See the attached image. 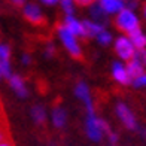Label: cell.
I'll return each instance as SVG.
<instances>
[{"label": "cell", "instance_id": "6da1fadb", "mask_svg": "<svg viewBox=\"0 0 146 146\" xmlns=\"http://www.w3.org/2000/svg\"><path fill=\"white\" fill-rule=\"evenodd\" d=\"M87 115H85V134L91 142H102L104 136H108L110 131L109 124L102 119L96 113V108L85 109Z\"/></svg>", "mask_w": 146, "mask_h": 146}, {"label": "cell", "instance_id": "7a4b0ae2", "mask_svg": "<svg viewBox=\"0 0 146 146\" xmlns=\"http://www.w3.org/2000/svg\"><path fill=\"white\" fill-rule=\"evenodd\" d=\"M57 36L60 39V42H61L63 48L66 49V52H67L70 57H73V58L82 57V46H81L79 39L73 35L72 31H69L66 29L63 24L57 25Z\"/></svg>", "mask_w": 146, "mask_h": 146}, {"label": "cell", "instance_id": "3957f363", "mask_svg": "<svg viewBox=\"0 0 146 146\" xmlns=\"http://www.w3.org/2000/svg\"><path fill=\"white\" fill-rule=\"evenodd\" d=\"M115 25L122 35H130L134 30L140 29V18L136 11L124 8L118 15H115Z\"/></svg>", "mask_w": 146, "mask_h": 146}, {"label": "cell", "instance_id": "277c9868", "mask_svg": "<svg viewBox=\"0 0 146 146\" xmlns=\"http://www.w3.org/2000/svg\"><path fill=\"white\" fill-rule=\"evenodd\" d=\"M113 51H115V54H116L119 61L127 63L134 57L136 48H134V45L131 43L130 37L127 35H119L118 37L113 39Z\"/></svg>", "mask_w": 146, "mask_h": 146}, {"label": "cell", "instance_id": "5b68a950", "mask_svg": "<svg viewBox=\"0 0 146 146\" xmlns=\"http://www.w3.org/2000/svg\"><path fill=\"white\" fill-rule=\"evenodd\" d=\"M115 113L118 116V119L121 121V124L124 125L127 130L130 131H136L139 130V122H137V118L134 115V112L130 109V106L124 102H119L115 106Z\"/></svg>", "mask_w": 146, "mask_h": 146}, {"label": "cell", "instance_id": "8992f818", "mask_svg": "<svg viewBox=\"0 0 146 146\" xmlns=\"http://www.w3.org/2000/svg\"><path fill=\"white\" fill-rule=\"evenodd\" d=\"M23 15L29 23L35 24V25H42L45 23V15L39 3L27 2L23 6Z\"/></svg>", "mask_w": 146, "mask_h": 146}, {"label": "cell", "instance_id": "52a82bcc", "mask_svg": "<svg viewBox=\"0 0 146 146\" xmlns=\"http://www.w3.org/2000/svg\"><path fill=\"white\" fill-rule=\"evenodd\" d=\"M110 75H112V79L119 84V85H122V87H125V85H131V78L128 75V72H127V67H125V63L122 61H113L110 66Z\"/></svg>", "mask_w": 146, "mask_h": 146}, {"label": "cell", "instance_id": "ba28073f", "mask_svg": "<svg viewBox=\"0 0 146 146\" xmlns=\"http://www.w3.org/2000/svg\"><path fill=\"white\" fill-rule=\"evenodd\" d=\"M12 64H11V48L9 45H0V79H9L12 75Z\"/></svg>", "mask_w": 146, "mask_h": 146}, {"label": "cell", "instance_id": "9c48e42d", "mask_svg": "<svg viewBox=\"0 0 146 146\" xmlns=\"http://www.w3.org/2000/svg\"><path fill=\"white\" fill-rule=\"evenodd\" d=\"M73 92H75V97L78 98V100H81L85 106V109H91L94 108V102H92V94H91V90L88 87L87 82H78L75 90H73Z\"/></svg>", "mask_w": 146, "mask_h": 146}, {"label": "cell", "instance_id": "30bf717a", "mask_svg": "<svg viewBox=\"0 0 146 146\" xmlns=\"http://www.w3.org/2000/svg\"><path fill=\"white\" fill-rule=\"evenodd\" d=\"M66 29L69 31H72L78 39H82V37H87L85 36V30H84V24H82V19L76 18L75 15H66L63 23H61Z\"/></svg>", "mask_w": 146, "mask_h": 146}, {"label": "cell", "instance_id": "8fae6325", "mask_svg": "<svg viewBox=\"0 0 146 146\" xmlns=\"http://www.w3.org/2000/svg\"><path fill=\"white\" fill-rule=\"evenodd\" d=\"M9 82V87L12 88V91L19 97V98H25L29 96V88H27V84H25L24 78L18 73H12L8 79Z\"/></svg>", "mask_w": 146, "mask_h": 146}, {"label": "cell", "instance_id": "7c38bea8", "mask_svg": "<svg viewBox=\"0 0 146 146\" xmlns=\"http://www.w3.org/2000/svg\"><path fill=\"white\" fill-rule=\"evenodd\" d=\"M97 3L108 17L118 15L125 8V3L122 0H97Z\"/></svg>", "mask_w": 146, "mask_h": 146}, {"label": "cell", "instance_id": "4fadbf2b", "mask_svg": "<svg viewBox=\"0 0 146 146\" xmlns=\"http://www.w3.org/2000/svg\"><path fill=\"white\" fill-rule=\"evenodd\" d=\"M51 121L55 128H64L66 124H67V112H66V109L61 108V106L54 108L51 113Z\"/></svg>", "mask_w": 146, "mask_h": 146}, {"label": "cell", "instance_id": "5bb4252c", "mask_svg": "<svg viewBox=\"0 0 146 146\" xmlns=\"http://www.w3.org/2000/svg\"><path fill=\"white\" fill-rule=\"evenodd\" d=\"M82 24H84V30H85V36L91 37V39H96V36L98 35L100 31H103L106 29L104 24L100 23H96L92 19H82Z\"/></svg>", "mask_w": 146, "mask_h": 146}, {"label": "cell", "instance_id": "9a60e30c", "mask_svg": "<svg viewBox=\"0 0 146 146\" xmlns=\"http://www.w3.org/2000/svg\"><path fill=\"white\" fill-rule=\"evenodd\" d=\"M130 37V40L131 43L134 45V48L136 49H145L146 48V33L140 29H137L134 30L133 33H130V35H127Z\"/></svg>", "mask_w": 146, "mask_h": 146}, {"label": "cell", "instance_id": "2e32d148", "mask_svg": "<svg viewBox=\"0 0 146 146\" xmlns=\"http://www.w3.org/2000/svg\"><path fill=\"white\" fill-rule=\"evenodd\" d=\"M90 19H92V21H96V23H100V24H104L106 23V19H108V15L104 14V12L102 11V8L98 6V3L96 2L94 5H91L90 8Z\"/></svg>", "mask_w": 146, "mask_h": 146}, {"label": "cell", "instance_id": "e0dca14e", "mask_svg": "<svg viewBox=\"0 0 146 146\" xmlns=\"http://www.w3.org/2000/svg\"><path fill=\"white\" fill-rule=\"evenodd\" d=\"M30 115H31V119L35 121V124H37V125L45 124L46 118H48V115H46V109L43 108V106H40V104L33 106Z\"/></svg>", "mask_w": 146, "mask_h": 146}, {"label": "cell", "instance_id": "ac0fdd59", "mask_svg": "<svg viewBox=\"0 0 146 146\" xmlns=\"http://www.w3.org/2000/svg\"><path fill=\"white\" fill-rule=\"evenodd\" d=\"M125 67H127V72H128V75H130V78H131V81L134 78H137L139 75H142V73H145L146 72V69L143 67V66L140 64V63H137L136 60H130V61H127L125 63Z\"/></svg>", "mask_w": 146, "mask_h": 146}, {"label": "cell", "instance_id": "d6986e66", "mask_svg": "<svg viewBox=\"0 0 146 146\" xmlns=\"http://www.w3.org/2000/svg\"><path fill=\"white\" fill-rule=\"evenodd\" d=\"M96 40H97L98 45H102V46H109L110 43H113V35H112L108 29H104L103 31H100L96 36Z\"/></svg>", "mask_w": 146, "mask_h": 146}, {"label": "cell", "instance_id": "ffe728a7", "mask_svg": "<svg viewBox=\"0 0 146 146\" xmlns=\"http://www.w3.org/2000/svg\"><path fill=\"white\" fill-rule=\"evenodd\" d=\"M60 8H61L64 17L66 15H75L76 3H75V0H60Z\"/></svg>", "mask_w": 146, "mask_h": 146}, {"label": "cell", "instance_id": "44dd1931", "mask_svg": "<svg viewBox=\"0 0 146 146\" xmlns=\"http://www.w3.org/2000/svg\"><path fill=\"white\" fill-rule=\"evenodd\" d=\"M131 85H133L134 88H146V72L133 79Z\"/></svg>", "mask_w": 146, "mask_h": 146}, {"label": "cell", "instance_id": "7402d4cb", "mask_svg": "<svg viewBox=\"0 0 146 146\" xmlns=\"http://www.w3.org/2000/svg\"><path fill=\"white\" fill-rule=\"evenodd\" d=\"M133 60H136L137 63H140L143 67L146 69V48L145 49H136Z\"/></svg>", "mask_w": 146, "mask_h": 146}, {"label": "cell", "instance_id": "603a6c76", "mask_svg": "<svg viewBox=\"0 0 146 146\" xmlns=\"http://www.w3.org/2000/svg\"><path fill=\"white\" fill-rule=\"evenodd\" d=\"M55 55V45L49 42V43H46L45 46V57L46 58H51V57H54Z\"/></svg>", "mask_w": 146, "mask_h": 146}, {"label": "cell", "instance_id": "cb8c5ba5", "mask_svg": "<svg viewBox=\"0 0 146 146\" xmlns=\"http://www.w3.org/2000/svg\"><path fill=\"white\" fill-rule=\"evenodd\" d=\"M108 139H109V143L110 145H118V140H119V137H118V134H116V133L115 131H109L108 133Z\"/></svg>", "mask_w": 146, "mask_h": 146}, {"label": "cell", "instance_id": "d4e9b609", "mask_svg": "<svg viewBox=\"0 0 146 146\" xmlns=\"http://www.w3.org/2000/svg\"><path fill=\"white\" fill-rule=\"evenodd\" d=\"M125 8H128L131 11H136L139 8V0H127V2H125Z\"/></svg>", "mask_w": 146, "mask_h": 146}, {"label": "cell", "instance_id": "484cf974", "mask_svg": "<svg viewBox=\"0 0 146 146\" xmlns=\"http://www.w3.org/2000/svg\"><path fill=\"white\" fill-rule=\"evenodd\" d=\"M96 2H97V0H75L76 5H79V6H88V8L91 5H94Z\"/></svg>", "mask_w": 146, "mask_h": 146}, {"label": "cell", "instance_id": "4316f807", "mask_svg": "<svg viewBox=\"0 0 146 146\" xmlns=\"http://www.w3.org/2000/svg\"><path fill=\"white\" fill-rule=\"evenodd\" d=\"M39 3L45 6H55L60 3V0H39Z\"/></svg>", "mask_w": 146, "mask_h": 146}, {"label": "cell", "instance_id": "83f0119b", "mask_svg": "<svg viewBox=\"0 0 146 146\" xmlns=\"http://www.w3.org/2000/svg\"><path fill=\"white\" fill-rule=\"evenodd\" d=\"M21 63H23L24 66H29V64L31 63V57H30V54H23V55H21Z\"/></svg>", "mask_w": 146, "mask_h": 146}, {"label": "cell", "instance_id": "f1b7e54d", "mask_svg": "<svg viewBox=\"0 0 146 146\" xmlns=\"http://www.w3.org/2000/svg\"><path fill=\"white\" fill-rule=\"evenodd\" d=\"M11 3L15 5V6H21V8H23V6L27 3V0H11Z\"/></svg>", "mask_w": 146, "mask_h": 146}, {"label": "cell", "instance_id": "f546056e", "mask_svg": "<svg viewBox=\"0 0 146 146\" xmlns=\"http://www.w3.org/2000/svg\"><path fill=\"white\" fill-rule=\"evenodd\" d=\"M0 146H12V143H9L8 140H2L0 142Z\"/></svg>", "mask_w": 146, "mask_h": 146}, {"label": "cell", "instance_id": "4dcf8cb0", "mask_svg": "<svg viewBox=\"0 0 146 146\" xmlns=\"http://www.w3.org/2000/svg\"><path fill=\"white\" fill-rule=\"evenodd\" d=\"M140 134H142V137H143V140H146V128H142V130H140Z\"/></svg>", "mask_w": 146, "mask_h": 146}, {"label": "cell", "instance_id": "1f68e13d", "mask_svg": "<svg viewBox=\"0 0 146 146\" xmlns=\"http://www.w3.org/2000/svg\"><path fill=\"white\" fill-rule=\"evenodd\" d=\"M2 140H5V133H3V130L0 128V142Z\"/></svg>", "mask_w": 146, "mask_h": 146}, {"label": "cell", "instance_id": "d6a6232c", "mask_svg": "<svg viewBox=\"0 0 146 146\" xmlns=\"http://www.w3.org/2000/svg\"><path fill=\"white\" fill-rule=\"evenodd\" d=\"M142 12H143V18L146 19V3L143 5V9H142Z\"/></svg>", "mask_w": 146, "mask_h": 146}, {"label": "cell", "instance_id": "836d02e7", "mask_svg": "<svg viewBox=\"0 0 146 146\" xmlns=\"http://www.w3.org/2000/svg\"><path fill=\"white\" fill-rule=\"evenodd\" d=\"M110 146H118V145H110Z\"/></svg>", "mask_w": 146, "mask_h": 146}, {"label": "cell", "instance_id": "e575fe53", "mask_svg": "<svg viewBox=\"0 0 146 146\" xmlns=\"http://www.w3.org/2000/svg\"><path fill=\"white\" fill-rule=\"evenodd\" d=\"M122 2H124V3H125V2H127V0H122Z\"/></svg>", "mask_w": 146, "mask_h": 146}, {"label": "cell", "instance_id": "d590c367", "mask_svg": "<svg viewBox=\"0 0 146 146\" xmlns=\"http://www.w3.org/2000/svg\"><path fill=\"white\" fill-rule=\"evenodd\" d=\"M0 45H2V43H0Z\"/></svg>", "mask_w": 146, "mask_h": 146}]
</instances>
